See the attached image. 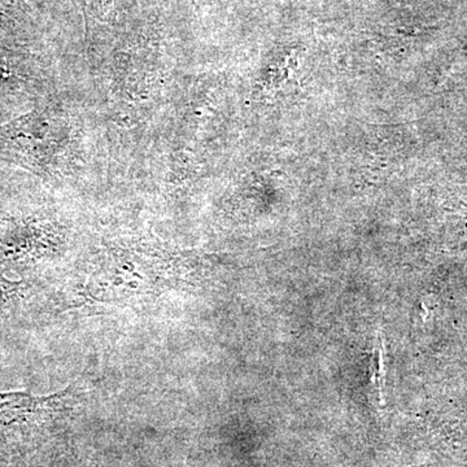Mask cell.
Segmentation results:
<instances>
[{
    "label": "cell",
    "instance_id": "obj_1",
    "mask_svg": "<svg viewBox=\"0 0 467 467\" xmlns=\"http://www.w3.org/2000/svg\"><path fill=\"white\" fill-rule=\"evenodd\" d=\"M67 391L48 396H34L29 392H0V422L12 423L60 408Z\"/></svg>",
    "mask_w": 467,
    "mask_h": 467
},
{
    "label": "cell",
    "instance_id": "obj_2",
    "mask_svg": "<svg viewBox=\"0 0 467 467\" xmlns=\"http://www.w3.org/2000/svg\"><path fill=\"white\" fill-rule=\"evenodd\" d=\"M17 285V284H9V282L0 281V306H2L5 300H8V297L11 296L12 292L15 291Z\"/></svg>",
    "mask_w": 467,
    "mask_h": 467
}]
</instances>
